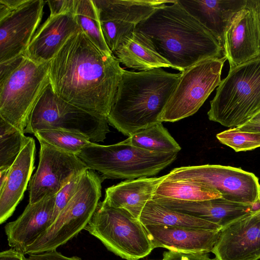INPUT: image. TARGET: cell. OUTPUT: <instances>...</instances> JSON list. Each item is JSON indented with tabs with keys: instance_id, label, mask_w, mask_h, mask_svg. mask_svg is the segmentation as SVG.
Segmentation results:
<instances>
[{
	"instance_id": "1",
	"label": "cell",
	"mask_w": 260,
	"mask_h": 260,
	"mask_svg": "<svg viewBox=\"0 0 260 260\" xmlns=\"http://www.w3.org/2000/svg\"><path fill=\"white\" fill-rule=\"evenodd\" d=\"M123 70L114 54L101 51L81 31L50 62V84L64 101L107 118Z\"/></svg>"
},
{
	"instance_id": "2",
	"label": "cell",
	"mask_w": 260,
	"mask_h": 260,
	"mask_svg": "<svg viewBox=\"0 0 260 260\" xmlns=\"http://www.w3.org/2000/svg\"><path fill=\"white\" fill-rule=\"evenodd\" d=\"M136 30L180 72L202 60L224 56L218 40L177 0L156 9Z\"/></svg>"
},
{
	"instance_id": "3",
	"label": "cell",
	"mask_w": 260,
	"mask_h": 260,
	"mask_svg": "<svg viewBox=\"0 0 260 260\" xmlns=\"http://www.w3.org/2000/svg\"><path fill=\"white\" fill-rule=\"evenodd\" d=\"M181 75L162 68L138 72L123 70L107 116L122 134H133L160 123L159 118Z\"/></svg>"
},
{
	"instance_id": "4",
	"label": "cell",
	"mask_w": 260,
	"mask_h": 260,
	"mask_svg": "<svg viewBox=\"0 0 260 260\" xmlns=\"http://www.w3.org/2000/svg\"><path fill=\"white\" fill-rule=\"evenodd\" d=\"M260 111V55L232 69L216 89L207 114L228 127L246 124Z\"/></svg>"
},
{
	"instance_id": "5",
	"label": "cell",
	"mask_w": 260,
	"mask_h": 260,
	"mask_svg": "<svg viewBox=\"0 0 260 260\" xmlns=\"http://www.w3.org/2000/svg\"><path fill=\"white\" fill-rule=\"evenodd\" d=\"M178 153H157L125 143L110 145L91 142L77 156L88 169L106 179H134L156 175L176 159Z\"/></svg>"
},
{
	"instance_id": "6",
	"label": "cell",
	"mask_w": 260,
	"mask_h": 260,
	"mask_svg": "<svg viewBox=\"0 0 260 260\" xmlns=\"http://www.w3.org/2000/svg\"><path fill=\"white\" fill-rule=\"evenodd\" d=\"M101 176L88 169L82 174L77 191L51 225L25 248V254L57 249L84 230L101 197Z\"/></svg>"
},
{
	"instance_id": "7",
	"label": "cell",
	"mask_w": 260,
	"mask_h": 260,
	"mask_svg": "<svg viewBox=\"0 0 260 260\" xmlns=\"http://www.w3.org/2000/svg\"><path fill=\"white\" fill-rule=\"evenodd\" d=\"M85 230L115 255L138 260L153 250L145 226L126 210L99 202Z\"/></svg>"
},
{
	"instance_id": "8",
	"label": "cell",
	"mask_w": 260,
	"mask_h": 260,
	"mask_svg": "<svg viewBox=\"0 0 260 260\" xmlns=\"http://www.w3.org/2000/svg\"><path fill=\"white\" fill-rule=\"evenodd\" d=\"M49 65L50 62L38 63L25 56L0 81V117L23 133L32 111L50 84Z\"/></svg>"
},
{
	"instance_id": "9",
	"label": "cell",
	"mask_w": 260,
	"mask_h": 260,
	"mask_svg": "<svg viewBox=\"0 0 260 260\" xmlns=\"http://www.w3.org/2000/svg\"><path fill=\"white\" fill-rule=\"evenodd\" d=\"M49 129L81 134L91 142H103L110 132L106 117L93 114L59 98L50 84L32 111L24 133Z\"/></svg>"
},
{
	"instance_id": "10",
	"label": "cell",
	"mask_w": 260,
	"mask_h": 260,
	"mask_svg": "<svg viewBox=\"0 0 260 260\" xmlns=\"http://www.w3.org/2000/svg\"><path fill=\"white\" fill-rule=\"evenodd\" d=\"M226 58L202 60L181 72L180 80L159 120L174 122L195 114L221 82Z\"/></svg>"
},
{
	"instance_id": "11",
	"label": "cell",
	"mask_w": 260,
	"mask_h": 260,
	"mask_svg": "<svg viewBox=\"0 0 260 260\" xmlns=\"http://www.w3.org/2000/svg\"><path fill=\"white\" fill-rule=\"evenodd\" d=\"M165 180L198 182L215 189L226 200L260 204L258 178L241 168L219 165L181 167L171 170Z\"/></svg>"
},
{
	"instance_id": "12",
	"label": "cell",
	"mask_w": 260,
	"mask_h": 260,
	"mask_svg": "<svg viewBox=\"0 0 260 260\" xmlns=\"http://www.w3.org/2000/svg\"><path fill=\"white\" fill-rule=\"evenodd\" d=\"M43 0H0V63L24 55L43 14Z\"/></svg>"
},
{
	"instance_id": "13",
	"label": "cell",
	"mask_w": 260,
	"mask_h": 260,
	"mask_svg": "<svg viewBox=\"0 0 260 260\" xmlns=\"http://www.w3.org/2000/svg\"><path fill=\"white\" fill-rule=\"evenodd\" d=\"M40 144L38 167L28 184L29 204L56 195L73 177L88 169L76 155Z\"/></svg>"
},
{
	"instance_id": "14",
	"label": "cell",
	"mask_w": 260,
	"mask_h": 260,
	"mask_svg": "<svg viewBox=\"0 0 260 260\" xmlns=\"http://www.w3.org/2000/svg\"><path fill=\"white\" fill-rule=\"evenodd\" d=\"M211 252L214 260L260 259V209L221 229Z\"/></svg>"
},
{
	"instance_id": "15",
	"label": "cell",
	"mask_w": 260,
	"mask_h": 260,
	"mask_svg": "<svg viewBox=\"0 0 260 260\" xmlns=\"http://www.w3.org/2000/svg\"><path fill=\"white\" fill-rule=\"evenodd\" d=\"M224 55L232 69L260 55V34L253 0L233 16L224 34Z\"/></svg>"
},
{
	"instance_id": "16",
	"label": "cell",
	"mask_w": 260,
	"mask_h": 260,
	"mask_svg": "<svg viewBox=\"0 0 260 260\" xmlns=\"http://www.w3.org/2000/svg\"><path fill=\"white\" fill-rule=\"evenodd\" d=\"M81 31L73 13L49 16L36 32L24 55L36 63L50 62L68 40Z\"/></svg>"
},
{
	"instance_id": "17",
	"label": "cell",
	"mask_w": 260,
	"mask_h": 260,
	"mask_svg": "<svg viewBox=\"0 0 260 260\" xmlns=\"http://www.w3.org/2000/svg\"><path fill=\"white\" fill-rule=\"evenodd\" d=\"M145 227L154 249L161 247L170 251L199 253L212 251L220 231L160 225H147Z\"/></svg>"
},
{
	"instance_id": "18",
	"label": "cell",
	"mask_w": 260,
	"mask_h": 260,
	"mask_svg": "<svg viewBox=\"0 0 260 260\" xmlns=\"http://www.w3.org/2000/svg\"><path fill=\"white\" fill-rule=\"evenodd\" d=\"M55 195L34 204L28 203L15 220L7 223L5 232L9 246L24 253L52 223Z\"/></svg>"
},
{
	"instance_id": "19",
	"label": "cell",
	"mask_w": 260,
	"mask_h": 260,
	"mask_svg": "<svg viewBox=\"0 0 260 260\" xmlns=\"http://www.w3.org/2000/svg\"><path fill=\"white\" fill-rule=\"evenodd\" d=\"M153 201L170 209L217 224L221 229L260 209V204H245L222 198L199 201L169 199Z\"/></svg>"
},
{
	"instance_id": "20",
	"label": "cell",
	"mask_w": 260,
	"mask_h": 260,
	"mask_svg": "<svg viewBox=\"0 0 260 260\" xmlns=\"http://www.w3.org/2000/svg\"><path fill=\"white\" fill-rule=\"evenodd\" d=\"M35 141L31 137L9 169L0 188L1 224L11 216L23 197L35 168Z\"/></svg>"
},
{
	"instance_id": "21",
	"label": "cell",
	"mask_w": 260,
	"mask_h": 260,
	"mask_svg": "<svg viewBox=\"0 0 260 260\" xmlns=\"http://www.w3.org/2000/svg\"><path fill=\"white\" fill-rule=\"evenodd\" d=\"M166 178V175L127 179L107 188L103 201L110 206L126 210L139 219L146 203Z\"/></svg>"
},
{
	"instance_id": "22",
	"label": "cell",
	"mask_w": 260,
	"mask_h": 260,
	"mask_svg": "<svg viewBox=\"0 0 260 260\" xmlns=\"http://www.w3.org/2000/svg\"><path fill=\"white\" fill-rule=\"evenodd\" d=\"M191 16L218 40L223 49L226 29L247 0H177Z\"/></svg>"
},
{
	"instance_id": "23",
	"label": "cell",
	"mask_w": 260,
	"mask_h": 260,
	"mask_svg": "<svg viewBox=\"0 0 260 260\" xmlns=\"http://www.w3.org/2000/svg\"><path fill=\"white\" fill-rule=\"evenodd\" d=\"M113 54L120 63L136 70L172 68L171 64L156 52L150 41L136 28Z\"/></svg>"
},
{
	"instance_id": "24",
	"label": "cell",
	"mask_w": 260,
	"mask_h": 260,
	"mask_svg": "<svg viewBox=\"0 0 260 260\" xmlns=\"http://www.w3.org/2000/svg\"><path fill=\"white\" fill-rule=\"evenodd\" d=\"M175 0H92L100 21L117 20L136 25L156 9Z\"/></svg>"
},
{
	"instance_id": "25",
	"label": "cell",
	"mask_w": 260,
	"mask_h": 260,
	"mask_svg": "<svg viewBox=\"0 0 260 260\" xmlns=\"http://www.w3.org/2000/svg\"><path fill=\"white\" fill-rule=\"evenodd\" d=\"M139 220L144 226L160 225L221 229L217 224L170 209L151 200L146 203Z\"/></svg>"
},
{
	"instance_id": "26",
	"label": "cell",
	"mask_w": 260,
	"mask_h": 260,
	"mask_svg": "<svg viewBox=\"0 0 260 260\" xmlns=\"http://www.w3.org/2000/svg\"><path fill=\"white\" fill-rule=\"evenodd\" d=\"M219 198H222L219 192L200 183L164 180L156 189L151 200L169 199L199 201Z\"/></svg>"
},
{
	"instance_id": "27",
	"label": "cell",
	"mask_w": 260,
	"mask_h": 260,
	"mask_svg": "<svg viewBox=\"0 0 260 260\" xmlns=\"http://www.w3.org/2000/svg\"><path fill=\"white\" fill-rule=\"evenodd\" d=\"M123 142L157 153H178L181 149L162 122L133 134Z\"/></svg>"
},
{
	"instance_id": "28",
	"label": "cell",
	"mask_w": 260,
	"mask_h": 260,
	"mask_svg": "<svg viewBox=\"0 0 260 260\" xmlns=\"http://www.w3.org/2000/svg\"><path fill=\"white\" fill-rule=\"evenodd\" d=\"M74 14L82 32L90 41L104 53L112 55L105 40L92 0H75Z\"/></svg>"
},
{
	"instance_id": "29",
	"label": "cell",
	"mask_w": 260,
	"mask_h": 260,
	"mask_svg": "<svg viewBox=\"0 0 260 260\" xmlns=\"http://www.w3.org/2000/svg\"><path fill=\"white\" fill-rule=\"evenodd\" d=\"M30 138L0 117V170L10 168Z\"/></svg>"
},
{
	"instance_id": "30",
	"label": "cell",
	"mask_w": 260,
	"mask_h": 260,
	"mask_svg": "<svg viewBox=\"0 0 260 260\" xmlns=\"http://www.w3.org/2000/svg\"><path fill=\"white\" fill-rule=\"evenodd\" d=\"M34 135L40 143L49 144L57 149L76 155L91 143L86 136L66 130L43 129L36 132Z\"/></svg>"
},
{
	"instance_id": "31",
	"label": "cell",
	"mask_w": 260,
	"mask_h": 260,
	"mask_svg": "<svg viewBox=\"0 0 260 260\" xmlns=\"http://www.w3.org/2000/svg\"><path fill=\"white\" fill-rule=\"evenodd\" d=\"M222 144L236 152L246 151L260 147V133L242 132L231 128L216 135Z\"/></svg>"
},
{
	"instance_id": "32",
	"label": "cell",
	"mask_w": 260,
	"mask_h": 260,
	"mask_svg": "<svg viewBox=\"0 0 260 260\" xmlns=\"http://www.w3.org/2000/svg\"><path fill=\"white\" fill-rule=\"evenodd\" d=\"M106 43L113 53L126 38L136 28V25L117 20L100 21Z\"/></svg>"
},
{
	"instance_id": "33",
	"label": "cell",
	"mask_w": 260,
	"mask_h": 260,
	"mask_svg": "<svg viewBox=\"0 0 260 260\" xmlns=\"http://www.w3.org/2000/svg\"><path fill=\"white\" fill-rule=\"evenodd\" d=\"M83 173L73 177L55 195L53 222L76 193Z\"/></svg>"
},
{
	"instance_id": "34",
	"label": "cell",
	"mask_w": 260,
	"mask_h": 260,
	"mask_svg": "<svg viewBox=\"0 0 260 260\" xmlns=\"http://www.w3.org/2000/svg\"><path fill=\"white\" fill-rule=\"evenodd\" d=\"M47 3L50 14L49 16H55L68 13H74L75 0H55L46 1Z\"/></svg>"
},
{
	"instance_id": "35",
	"label": "cell",
	"mask_w": 260,
	"mask_h": 260,
	"mask_svg": "<svg viewBox=\"0 0 260 260\" xmlns=\"http://www.w3.org/2000/svg\"><path fill=\"white\" fill-rule=\"evenodd\" d=\"M164 260H214L209 257L207 253L183 252L173 251L163 253Z\"/></svg>"
},
{
	"instance_id": "36",
	"label": "cell",
	"mask_w": 260,
	"mask_h": 260,
	"mask_svg": "<svg viewBox=\"0 0 260 260\" xmlns=\"http://www.w3.org/2000/svg\"><path fill=\"white\" fill-rule=\"evenodd\" d=\"M27 260H82L78 256L68 257L57 251L56 249L44 252L28 254Z\"/></svg>"
},
{
	"instance_id": "37",
	"label": "cell",
	"mask_w": 260,
	"mask_h": 260,
	"mask_svg": "<svg viewBox=\"0 0 260 260\" xmlns=\"http://www.w3.org/2000/svg\"><path fill=\"white\" fill-rule=\"evenodd\" d=\"M22 55L3 63H0V81L4 79L13 72L22 62L25 58Z\"/></svg>"
},
{
	"instance_id": "38",
	"label": "cell",
	"mask_w": 260,
	"mask_h": 260,
	"mask_svg": "<svg viewBox=\"0 0 260 260\" xmlns=\"http://www.w3.org/2000/svg\"><path fill=\"white\" fill-rule=\"evenodd\" d=\"M25 254L14 248L3 251L0 253V260H27Z\"/></svg>"
},
{
	"instance_id": "39",
	"label": "cell",
	"mask_w": 260,
	"mask_h": 260,
	"mask_svg": "<svg viewBox=\"0 0 260 260\" xmlns=\"http://www.w3.org/2000/svg\"><path fill=\"white\" fill-rule=\"evenodd\" d=\"M235 128L239 131L260 133V124L246 123Z\"/></svg>"
},
{
	"instance_id": "40",
	"label": "cell",
	"mask_w": 260,
	"mask_h": 260,
	"mask_svg": "<svg viewBox=\"0 0 260 260\" xmlns=\"http://www.w3.org/2000/svg\"><path fill=\"white\" fill-rule=\"evenodd\" d=\"M257 22L260 34V0H253Z\"/></svg>"
},
{
	"instance_id": "41",
	"label": "cell",
	"mask_w": 260,
	"mask_h": 260,
	"mask_svg": "<svg viewBox=\"0 0 260 260\" xmlns=\"http://www.w3.org/2000/svg\"><path fill=\"white\" fill-rule=\"evenodd\" d=\"M9 169L10 168L0 170V188L3 187L6 181Z\"/></svg>"
},
{
	"instance_id": "42",
	"label": "cell",
	"mask_w": 260,
	"mask_h": 260,
	"mask_svg": "<svg viewBox=\"0 0 260 260\" xmlns=\"http://www.w3.org/2000/svg\"><path fill=\"white\" fill-rule=\"evenodd\" d=\"M246 123L260 124V111L252 117Z\"/></svg>"
},
{
	"instance_id": "43",
	"label": "cell",
	"mask_w": 260,
	"mask_h": 260,
	"mask_svg": "<svg viewBox=\"0 0 260 260\" xmlns=\"http://www.w3.org/2000/svg\"><path fill=\"white\" fill-rule=\"evenodd\" d=\"M160 260H164V259H160Z\"/></svg>"
},
{
	"instance_id": "44",
	"label": "cell",
	"mask_w": 260,
	"mask_h": 260,
	"mask_svg": "<svg viewBox=\"0 0 260 260\" xmlns=\"http://www.w3.org/2000/svg\"><path fill=\"white\" fill-rule=\"evenodd\" d=\"M259 200H260V198H259Z\"/></svg>"
}]
</instances>
